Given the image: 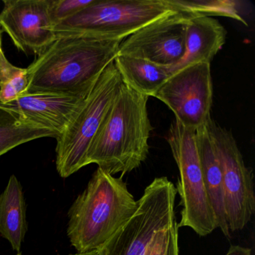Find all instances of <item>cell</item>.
I'll return each mask as SVG.
<instances>
[{"instance_id": "cell-1", "label": "cell", "mask_w": 255, "mask_h": 255, "mask_svg": "<svg viewBox=\"0 0 255 255\" xmlns=\"http://www.w3.org/2000/svg\"><path fill=\"white\" fill-rule=\"evenodd\" d=\"M122 41L58 36L28 67V93L87 98L104 70L114 62Z\"/></svg>"}, {"instance_id": "cell-2", "label": "cell", "mask_w": 255, "mask_h": 255, "mask_svg": "<svg viewBox=\"0 0 255 255\" xmlns=\"http://www.w3.org/2000/svg\"><path fill=\"white\" fill-rule=\"evenodd\" d=\"M148 98L122 83L91 143L87 165L97 164L111 175L123 176L146 160L153 129L147 112Z\"/></svg>"}, {"instance_id": "cell-3", "label": "cell", "mask_w": 255, "mask_h": 255, "mask_svg": "<svg viewBox=\"0 0 255 255\" xmlns=\"http://www.w3.org/2000/svg\"><path fill=\"white\" fill-rule=\"evenodd\" d=\"M138 206L123 176L98 168L68 211L67 234L80 253L101 249L133 216Z\"/></svg>"}, {"instance_id": "cell-4", "label": "cell", "mask_w": 255, "mask_h": 255, "mask_svg": "<svg viewBox=\"0 0 255 255\" xmlns=\"http://www.w3.org/2000/svg\"><path fill=\"white\" fill-rule=\"evenodd\" d=\"M175 186L156 177L144 189L133 216L101 249L100 255H179Z\"/></svg>"}, {"instance_id": "cell-5", "label": "cell", "mask_w": 255, "mask_h": 255, "mask_svg": "<svg viewBox=\"0 0 255 255\" xmlns=\"http://www.w3.org/2000/svg\"><path fill=\"white\" fill-rule=\"evenodd\" d=\"M175 11H180L168 0H95L52 29L57 37L125 40L143 26Z\"/></svg>"}, {"instance_id": "cell-6", "label": "cell", "mask_w": 255, "mask_h": 255, "mask_svg": "<svg viewBox=\"0 0 255 255\" xmlns=\"http://www.w3.org/2000/svg\"><path fill=\"white\" fill-rule=\"evenodd\" d=\"M195 130L175 120L170 127L166 140L180 172L175 187L182 208L178 227L190 228L200 237H206L218 228L204 184Z\"/></svg>"}, {"instance_id": "cell-7", "label": "cell", "mask_w": 255, "mask_h": 255, "mask_svg": "<svg viewBox=\"0 0 255 255\" xmlns=\"http://www.w3.org/2000/svg\"><path fill=\"white\" fill-rule=\"evenodd\" d=\"M122 79L114 62L107 67L74 120L56 138V169L64 178L86 166L91 143L113 104Z\"/></svg>"}, {"instance_id": "cell-8", "label": "cell", "mask_w": 255, "mask_h": 255, "mask_svg": "<svg viewBox=\"0 0 255 255\" xmlns=\"http://www.w3.org/2000/svg\"><path fill=\"white\" fill-rule=\"evenodd\" d=\"M208 127L223 178L227 222L231 232L242 231L255 212L253 174L232 133L210 118Z\"/></svg>"}, {"instance_id": "cell-9", "label": "cell", "mask_w": 255, "mask_h": 255, "mask_svg": "<svg viewBox=\"0 0 255 255\" xmlns=\"http://www.w3.org/2000/svg\"><path fill=\"white\" fill-rule=\"evenodd\" d=\"M185 128L197 129L211 118L213 85L210 64L200 62L174 72L155 94Z\"/></svg>"}, {"instance_id": "cell-10", "label": "cell", "mask_w": 255, "mask_h": 255, "mask_svg": "<svg viewBox=\"0 0 255 255\" xmlns=\"http://www.w3.org/2000/svg\"><path fill=\"white\" fill-rule=\"evenodd\" d=\"M191 17L175 11L151 22L123 40L118 55L167 68L176 66L184 57L186 23Z\"/></svg>"}, {"instance_id": "cell-11", "label": "cell", "mask_w": 255, "mask_h": 255, "mask_svg": "<svg viewBox=\"0 0 255 255\" xmlns=\"http://www.w3.org/2000/svg\"><path fill=\"white\" fill-rule=\"evenodd\" d=\"M50 0H5L0 28L17 49L39 56L56 39L50 16Z\"/></svg>"}, {"instance_id": "cell-12", "label": "cell", "mask_w": 255, "mask_h": 255, "mask_svg": "<svg viewBox=\"0 0 255 255\" xmlns=\"http://www.w3.org/2000/svg\"><path fill=\"white\" fill-rule=\"evenodd\" d=\"M86 98L54 93H28L0 107L32 122L59 132L65 130L83 107Z\"/></svg>"}, {"instance_id": "cell-13", "label": "cell", "mask_w": 255, "mask_h": 255, "mask_svg": "<svg viewBox=\"0 0 255 255\" xmlns=\"http://www.w3.org/2000/svg\"><path fill=\"white\" fill-rule=\"evenodd\" d=\"M227 31L216 19L210 17H191L186 23L184 57L171 68L176 71L200 62L211 63L225 44Z\"/></svg>"}, {"instance_id": "cell-14", "label": "cell", "mask_w": 255, "mask_h": 255, "mask_svg": "<svg viewBox=\"0 0 255 255\" xmlns=\"http://www.w3.org/2000/svg\"><path fill=\"white\" fill-rule=\"evenodd\" d=\"M195 141L204 184L214 211L217 228L227 238H230L231 231L228 228L225 212L222 168L212 141L208 121L195 130Z\"/></svg>"}, {"instance_id": "cell-15", "label": "cell", "mask_w": 255, "mask_h": 255, "mask_svg": "<svg viewBox=\"0 0 255 255\" xmlns=\"http://www.w3.org/2000/svg\"><path fill=\"white\" fill-rule=\"evenodd\" d=\"M26 211L23 187L13 174L0 194V234L17 252L21 249L28 229Z\"/></svg>"}, {"instance_id": "cell-16", "label": "cell", "mask_w": 255, "mask_h": 255, "mask_svg": "<svg viewBox=\"0 0 255 255\" xmlns=\"http://www.w3.org/2000/svg\"><path fill=\"white\" fill-rule=\"evenodd\" d=\"M114 65L125 86L147 97H154L173 74L170 68L130 56L117 55Z\"/></svg>"}, {"instance_id": "cell-17", "label": "cell", "mask_w": 255, "mask_h": 255, "mask_svg": "<svg viewBox=\"0 0 255 255\" xmlns=\"http://www.w3.org/2000/svg\"><path fill=\"white\" fill-rule=\"evenodd\" d=\"M59 136V132L26 122L16 113L0 107V156L32 140Z\"/></svg>"}, {"instance_id": "cell-18", "label": "cell", "mask_w": 255, "mask_h": 255, "mask_svg": "<svg viewBox=\"0 0 255 255\" xmlns=\"http://www.w3.org/2000/svg\"><path fill=\"white\" fill-rule=\"evenodd\" d=\"M179 11L193 17L222 16L234 19L247 26L239 10L238 2L234 0H168Z\"/></svg>"}, {"instance_id": "cell-19", "label": "cell", "mask_w": 255, "mask_h": 255, "mask_svg": "<svg viewBox=\"0 0 255 255\" xmlns=\"http://www.w3.org/2000/svg\"><path fill=\"white\" fill-rule=\"evenodd\" d=\"M27 68L13 65L0 51V104H7L28 94Z\"/></svg>"}, {"instance_id": "cell-20", "label": "cell", "mask_w": 255, "mask_h": 255, "mask_svg": "<svg viewBox=\"0 0 255 255\" xmlns=\"http://www.w3.org/2000/svg\"><path fill=\"white\" fill-rule=\"evenodd\" d=\"M95 0H50V16L53 26L74 15Z\"/></svg>"}, {"instance_id": "cell-21", "label": "cell", "mask_w": 255, "mask_h": 255, "mask_svg": "<svg viewBox=\"0 0 255 255\" xmlns=\"http://www.w3.org/2000/svg\"><path fill=\"white\" fill-rule=\"evenodd\" d=\"M225 255H252V249L240 246H231Z\"/></svg>"}, {"instance_id": "cell-22", "label": "cell", "mask_w": 255, "mask_h": 255, "mask_svg": "<svg viewBox=\"0 0 255 255\" xmlns=\"http://www.w3.org/2000/svg\"><path fill=\"white\" fill-rule=\"evenodd\" d=\"M100 255L99 249L98 250L92 251V252H83V253H78L74 254V255Z\"/></svg>"}, {"instance_id": "cell-23", "label": "cell", "mask_w": 255, "mask_h": 255, "mask_svg": "<svg viewBox=\"0 0 255 255\" xmlns=\"http://www.w3.org/2000/svg\"><path fill=\"white\" fill-rule=\"evenodd\" d=\"M2 50V30H1V28H0V51Z\"/></svg>"}, {"instance_id": "cell-24", "label": "cell", "mask_w": 255, "mask_h": 255, "mask_svg": "<svg viewBox=\"0 0 255 255\" xmlns=\"http://www.w3.org/2000/svg\"><path fill=\"white\" fill-rule=\"evenodd\" d=\"M22 255L21 254H18V255Z\"/></svg>"}]
</instances>
